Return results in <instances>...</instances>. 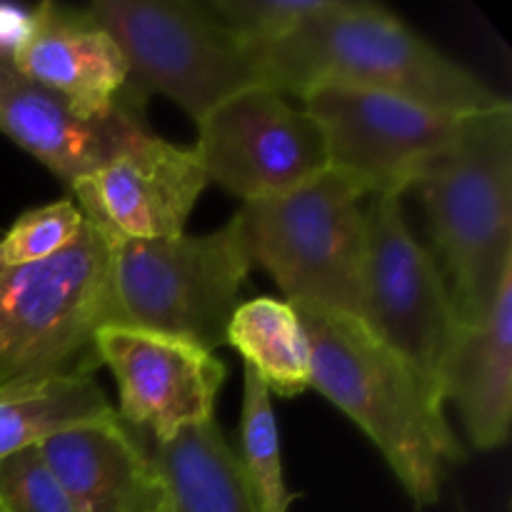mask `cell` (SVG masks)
Wrapping results in <instances>:
<instances>
[{
  "mask_svg": "<svg viewBox=\"0 0 512 512\" xmlns=\"http://www.w3.org/2000/svg\"><path fill=\"white\" fill-rule=\"evenodd\" d=\"M85 218L73 198L20 215L0 240L3 265H28L68 250L83 235Z\"/></svg>",
  "mask_w": 512,
  "mask_h": 512,
  "instance_id": "7402d4cb",
  "label": "cell"
},
{
  "mask_svg": "<svg viewBox=\"0 0 512 512\" xmlns=\"http://www.w3.org/2000/svg\"><path fill=\"white\" fill-rule=\"evenodd\" d=\"M95 350L118 383L115 413L143 438L165 443L178 430L213 418L225 365L208 350L120 325L100 328Z\"/></svg>",
  "mask_w": 512,
  "mask_h": 512,
  "instance_id": "8fae6325",
  "label": "cell"
},
{
  "mask_svg": "<svg viewBox=\"0 0 512 512\" xmlns=\"http://www.w3.org/2000/svg\"><path fill=\"white\" fill-rule=\"evenodd\" d=\"M290 305L308 335L310 388L373 440L415 503H438L445 463L465 458L445 405L363 320L315 305Z\"/></svg>",
  "mask_w": 512,
  "mask_h": 512,
  "instance_id": "6da1fadb",
  "label": "cell"
},
{
  "mask_svg": "<svg viewBox=\"0 0 512 512\" xmlns=\"http://www.w3.org/2000/svg\"><path fill=\"white\" fill-rule=\"evenodd\" d=\"M205 185L195 148L143 133L70 190L105 240H163L183 235Z\"/></svg>",
  "mask_w": 512,
  "mask_h": 512,
  "instance_id": "7c38bea8",
  "label": "cell"
},
{
  "mask_svg": "<svg viewBox=\"0 0 512 512\" xmlns=\"http://www.w3.org/2000/svg\"><path fill=\"white\" fill-rule=\"evenodd\" d=\"M443 403L458 410L475 450H498L512 425V275L503 280L488 318L458 325L440 378Z\"/></svg>",
  "mask_w": 512,
  "mask_h": 512,
  "instance_id": "2e32d148",
  "label": "cell"
},
{
  "mask_svg": "<svg viewBox=\"0 0 512 512\" xmlns=\"http://www.w3.org/2000/svg\"><path fill=\"white\" fill-rule=\"evenodd\" d=\"M13 65L68 100L85 118L118 113L128 63L108 30L88 13L60 3L35 5V25Z\"/></svg>",
  "mask_w": 512,
  "mask_h": 512,
  "instance_id": "9a60e30c",
  "label": "cell"
},
{
  "mask_svg": "<svg viewBox=\"0 0 512 512\" xmlns=\"http://www.w3.org/2000/svg\"><path fill=\"white\" fill-rule=\"evenodd\" d=\"M108 323V240L90 223L63 253L0 265V390L93 378Z\"/></svg>",
  "mask_w": 512,
  "mask_h": 512,
  "instance_id": "277c9868",
  "label": "cell"
},
{
  "mask_svg": "<svg viewBox=\"0 0 512 512\" xmlns=\"http://www.w3.org/2000/svg\"><path fill=\"white\" fill-rule=\"evenodd\" d=\"M140 440L168 488L173 512H258L238 458L215 418L188 425L165 443L143 435Z\"/></svg>",
  "mask_w": 512,
  "mask_h": 512,
  "instance_id": "e0dca14e",
  "label": "cell"
},
{
  "mask_svg": "<svg viewBox=\"0 0 512 512\" xmlns=\"http://www.w3.org/2000/svg\"><path fill=\"white\" fill-rule=\"evenodd\" d=\"M253 58L260 85L298 98L320 85H340L463 115L508 103L478 75L368 0H345L338 13L305 25L283 43L253 50Z\"/></svg>",
  "mask_w": 512,
  "mask_h": 512,
  "instance_id": "7a4b0ae2",
  "label": "cell"
},
{
  "mask_svg": "<svg viewBox=\"0 0 512 512\" xmlns=\"http://www.w3.org/2000/svg\"><path fill=\"white\" fill-rule=\"evenodd\" d=\"M415 188L450 275L463 325L493 310L512 275V105L465 115L455 138L425 165Z\"/></svg>",
  "mask_w": 512,
  "mask_h": 512,
  "instance_id": "3957f363",
  "label": "cell"
},
{
  "mask_svg": "<svg viewBox=\"0 0 512 512\" xmlns=\"http://www.w3.org/2000/svg\"><path fill=\"white\" fill-rule=\"evenodd\" d=\"M193 148L208 183L245 203L283 195L328 170L318 123L268 85H250L215 105L198 120Z\"/></svg>",
  "mask_w": 512,
  "mask_h": 512,
  "instance_id": "30bf717a",
  "label": "cell"
},
{
  "mask_svg": "<svg viewBox=\"0 0 512 512\" xmlns=\"http://www.w3.org/2000/svg\"><path fill=\"white\" fill-rule=\"evenodd\" d=\"M243 380L240 453H235V458L258 512H288L298 495L290 493L285 485L278 420H275L270 390L250 365H245Z\"/></svg>",
  "mask_w": 512,
  "mask_h": 512,
  "instance_id": "ffe728a7",
  "label": "cell"
},
{
  "mask_svg": "<svg viewBox=\"0 0 512 512\" xmlns=\"http://www.w3.org/2000/svg\"><path fill=\"white\" fill-rule=\"evenodd\" d=\"M225 343L243 355L270 393L293 398L310 388L308 335L288 300L255 298L238 305Z\"/></svg>",
  "mask_w": 512,
  "mask_h": 512,
  "instance_id": "ac0fdd59",
  "label": "cell"
},
{
  "mask_svg": "<svg viewBox=\"0 0 512 512\" xmlns=\"http://www.w3.org/2000/svg\"><path fill=\"white\" fill-rule=\"evenodd\" d=\"M253 268L240 215L210 235L108 240V323L225 345L238 295Z\"/></svg>",
  "mask_w": 512,
  "mask_h": 512,
  "instance_id": "5b68a950",
  "label": "cell"
},
{
  "mask_svg": "<svg viewBox=\"0 0 512 512\" xmlns=\"http://www.w3.org/2000/svg\"><path fill=\"white\" fill-rule=\"evenodd\" d=\"M113 415V405L95 378L5 388L0 390V460L58 430Z\"/></svg>",
  "mask_w": 512,
  "mask_h": 512,
  "instance_id": "d6986e66",
  "label": "cell"
},
{
  "mask_svg": "<svg viewBox=\"0 0 512 512\" xmlns=\"http://www.w3.org/2000/svg\"><path fill=\"white\" fill-rule=\"evenodd\" d=\"M368 198L358 180L328 168L300 188L245 203L238 215L253 265L273 275L288 303L360 320Z\"/></svg>",
  "mask_w": 512,
  "mask_h": 512,
  "instance_id": "52a82bcc",
  "label": "cell"
},
{
  "mask_svg": "<svg viewBox=\"0 0 512 512\" xmlns=\"http://www.w3.org/2000/svg\"><path fill=\"white\" fill-rule=\"evenodd\" d=\"M303 110L323 133L328 168L358 180L370 195H403L415 188L425 165L465 120L463 113L418 100L340 85L308 90Z\"/></svg>",
  "mask_w": 512,
  "mask_h": 512,
  "instance_id": "9c48e42d",
  "label": "cell"
},
{
  "mask_svg": "<svg viewBox=\"0 0 512 512\" xmlns=\"http://www.w3.org/2000/svg\"><path fill=\"white\" fill-rule=\"evenodd\" d=\"M400 198H368L360 320L443 403L440 378L460 320L448 280L433 253L408 228Z\"/></svg>",
  "mask_w": 512,
  "mask_h": 512,
  "instance_id": "ba28073f",
  "label": "cell"
},
{
  "mask_svg": "<svg viewBox=\"0 0 512 512\" xmlns=\"http://www.w3.org/2000/svg\"><path fill=\"white\" fill-rule=\"evenodd\" d=\"M35 25V5L0 3V58L13 60Z\"/></svg>",
  "mask_w": 512,
  "mask_h": 512,
  "instance_id": "cb8c5ba5",
  "label": "cell"
},
{
  "mask_svg": "<svg viewBox=\"0 0 512 512\" xmlns=\"http://www.w3.org/2000/svg\"><path fill=\"white\" fill-rule=\"evenodd\" d=\"M88 13L118 43L128 83L118 108L143 123L150 93L198 123L238 90L260 85L253 50L198 0H93Z\"/></svg>",
  "mask_w": 512,
  "mask_h": 512,
  "instance_id": "8992f818",
  "label": "cell"
},
{
  "mask_svg": "<svg viewBox=\"0 0 512 512\" xmlns=\"http://www.w3.org/2000/svg\"><path fill=\"white\" fill-rule=\"evenodd\" d=\"M38 450L78 512L173 510L143 440L118 413L58 430Z\"/></svg>",
  "mask_w": 512,
  "mask_h": 512,
  "instance_id": "5bb4252c",
  "label": "cell"
},
{
  "mask_svg": "<svg viewBox=\"0 0 512 512\" xmlns=\"http://www.w3.org/2000/svg\"><path fill=\"white\" fill-rule=\"evenodd\" d=\"M0 512H78L38 445L0 460Z\"/></svg>",
  "mask_w": 512,
  "mask_h": 512,
  "instance_id": "603a6c76",
  "label": "cell"
},
{
  "mask_svg": "<svg viewBox=\"0 0 512 512\" xmlns=\"http://www.w3.org/2000/svg\"><path fill=\"white\" fill-rule=\"evenodd\" d=\"M0 265H3V255H0Z\"/></svg>",
  "mask_w": 512,
  "mask_h": 512,
  "instance_id": "d4e9b609",
  "label": "cell"
},
{
  "mask_svg": "<svg viewBox=\"0 0 512 512\" xmlns=\"http://www.w3.org/2000/svg\"><path fill=\"white\" fill-rule=\"evenodd\" d=\"M165 512H173V510H165Z\"/></svg>",
  "mask_w": 512,
  "mask_h": 512,
  "instance_id": "484cf974",
  "label": "cell"
},
{
  "mask_svg": "<svg viewBox=\"0 0 512 512\" xmlns=\"http://www.w3.org/2000/svg\"><path fill=\"white\" fill-rule=\"evenodd\" d=\"M248 48H270L305 25L338 13L345 0H205Z\"/></svg>",
  "mask_w": 512,
  "mask_h": 512,
  "instance_id": "44dd1931",
  "label": "cell"
},
{
  "mask_svg": "<svg viewBox=\"0 0 512 512\" xmlns=\"http://www.w3.org/2000/svg\"><path fill=\"white\" fill-rule=\"evenodd\" d=\"M0 133L73 188L148 130L123 110L85 118L58 93L25 78L13 60L0 58Z\"/></svg>",
  "mask_w": 512,
  "mask_h": 512,
  "instance_id": "4fadbf2b",
  "label": "cell"
}]
</instances>
